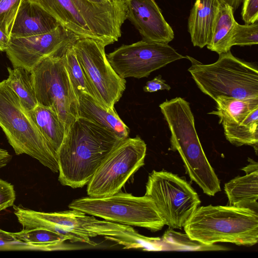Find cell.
<instances>
[{
    "mask_svg": "<svg viewBox=\"0 0 258 258\" xmlns=\"http://www.w3.org/2000/svg\"><path fill=\"white\" fill-rule=\"evenodd\" d=\"M163 250L203 251L225 250L227 248L217 245H207L191 239L188 235L168 229L161 238Z\"/></svg>",
    "mask_w": 258,
    "mask_h": 258,
    "instance_id": "cell-26",
    "label": "cell"
},
{
    "mask_svg": "<svg viewBox=\"0 0 258 258\" xmlns=\"http://www.w3.org/2000/svg\"><path fill=\"white\" fill-rule=\"evenodd\" d=\"M60 24L48 12L30 0H22L10 37H21L51 32Z\"/></svg>",
    "mask_w": 258,
    "mask_h": 258,
    "instance_id": "cell-16",
    "label": "cell"
},
{
    "mask_svg": "<svg viewBox=\"0 0 258 258\" xmlns=\"http://www.w3.org/2000/svg\"><path fill=\"white\" fill-rule=\"evenodd\" d=\"M15 200L14 186L0 178V211L13 206Z\"/></svg>",
    "mask_w": 258,
    "mask_h": 258,
    "instance_id": "cell-31",
    "label": "cell"
},
{
    "mask_svg": "<svg viewBox=\"0 0 258 258\" xmlns=\"http://www.w3.org/2000/svg\"><path fill=\"white\" fill-rule=\"evenodd\" d=\"M215 101L216 110L208 114L217 116L219 124L240 123L258 108V97L240 99L219 96Z\"/></svg>",
    "mask_w": 258,
    "mask_h": 258,
    "instance_id": "cell-21",
    "label": "cell"
},
{
    "mask_svg": "<svg viewBox=\"0 0 258 258\" xmlns=\"http://www.w3.org/2000/svg\"><path fill=\"white\" fill-rule=\"evenodd\" d=\"M29 113L47 145L57 157L66 133L64 124L50 109L38 103Z\"/></svg>",
    "mask_w": 258,
    "mask_h": 258,
    "instance_id": "cell-20",
    "label": "cell"
},
{
    "mask_svg": "<svg viewBox=\"0 0 258 258\" xmlns=\"http://www.w3.org/2000/svg\"><path fill=\"white\" fill-rule=\"evenodd\" d=\"M38 103L50 109L64 124L66 132L79 117V98L62 56H50L31 72Z\"/></svg>",
    "mask_w": 258,
    "mask_h": 258,
    "instance_id": "cell-9",
    "label": "cell"
},
{
    "mask_svg": "<svg viewBox=\"0 0 258 258\" xmlns=\"http://www.w3.org/2000/svg\"><path fill=\"white\" fill-rule=\"evenodd\" d=\"M10 36L0 29V51H6L9 46Z\"/></svg>",
    "mask_w": 258,
    "mask_h": 258,
    "instance_id": "cell-34",
    "label": "cell"
},
{
    "mask_svg": "<svg viewBox=\"0 0 258 258\" xmlns=\"http://www.w3.org/2000/svg\"><path fill=\"white\" fill-rule=\"evenodd\" d=\"M9 76L6 82L28 112L38 104L31 79V72L21 67L7 68Z\"/></svg>",
    "mask_w": 258,
    "mask_h": 258,
    "instance_id": "cell-25",
    "label": "cell"
},
{
    "mask_svg": "<svg viewBox=\"0 0 258 258\" xmlns=\"http://www.w3.org/2000/svg\"><path fill=\"white\" fill-rule=\"evenodd\" d=\"M119 1H125V2H127L128 0H119Z\"/></svg>",
    "mask_w": 258,
    "mask_h": 258,
    "instance_id": "cell-37",
    "label": "cell"
},
{
    "mask_svg": "<svg viewBox=\"0 0 258 258\" xmlns=\"http://www.w3.org/2000/svg\"><path fill=\"white\" fill-rule=\"evenodd\" d=\"M21 1L0 0V29L9 36Z\"/></svg>",
    "mask_w": 258,
    "mask_h": 258,
    "instance_id": "cell-29",
    "label": "cell"
},
{
    "mask_svg": "<svg viewBox=\"0 0 258 258\" xmlns=\"http://www.w3.org/2000/svg\"><path fill=\"white\" fill-rule=\"evenodd\" d=\"M89 1H90L94 3L102 4V3H106L110 0H89Z\"/></svg>",
    "mask_w": 258,
    "mask_h": 258,
    "instance_id": "cell-36",
    "label": "cell"
},
{
    "mask_svg": "<svg viewBox=\"0 0 258 258\" xmlns=\"http://www.w3.org/2000/svg\"><path fill=\"white\" fill-rule=\"evenodd\" d=\"M241 17L245 24L258 22V0H243Z\"/></svg>",
    "mask_w": 258,
    "mask_h": 258,
    "instance_id": "cell-32",
    "label": "cell"
},
{
    "mask_svg": "<svg viewBox=\"0 0 258 258\" xmlns=\"http://www.w3.org/2000/svg\"><path fill=\"white\" fill-rule=\"evenodd\" d=\"M147 145L138 136L122 140L105 158L87 184L88 196L102 197L121 190L144 165Z\"/></svg>",
    "mask_w": 258,
    "mask_h": 258,
    "instance_id": "cell-11",
    "label": "cell"
},
{
    "mask_svg": "<svg viewBox=\"0 0 258 258\" xmlns=\"http://www.w3.org/2000/svg\"><path fill=\"white\" fill-rule=\"evenodd\" d=\"M225 137L237 147L248 145L253 147L257 155L258 147V108L252 111L239 123L222 124Z\"/></svg>",
    "mask_w": 258,
    "mask_h": 258,
    "instance_id": "cell-23",
    "label": "cell"
},
{
    "mask_svg": "<svg viewBox=\"0 0 258 258\" xmlns=\"http://www.w3.org/2000/svg\"><path fill=\"white\" fill-rule=\"evenodd\" d=\"M79 117L90 120L113 133L121 139L128 137L130 129L120 119L115 110H109L102 107L90 95H79Z\"/></svg>",
    "mask_w": 258,
    "mask_h": 258,
    "instance_id": "cell-18",
    "label": "cell"
},
{
    "mask_svg": "<svg viewBox=\"0 0 258 258\" xmlns=\"http://www.w3.org/2000/svg\"><path fill=\"white\" fill-rule=\"evenodd\" d=\"M78 38L75 34L59 25L54 30L44 34L11 37L6 52L13 68L21 67L31 72L47 57L62 56Z\"/></svg>",
    "mask_w": 258,
    "mask_h": 258,
    "instance_id": "cell-14",
    "label": "cell"
},
{
    "mask_svg": "<svg viewBox=\"0 0 258 258\" xmlns=\"http://www.w3.org/2000/svg\"><path fill=\"white\" fill-rule=\"evenodd\" d=\"M146 196L154 201L165 225L181 229L201 204L196 191L177 175L153 170L146 185Z\"/></svg>",
    "mask_w": 258,
    "mask_h": 258,
    "instance_id": "cell-10",
    "label": "cell"
},
{
    "mask_svg": "<svg viewBox=\"0 0 258 258\" xmlns=\"http://www.w3.org/2000/svg\"><path fill=\"white\" fill-rule=\"evenodd\" d=\"M68 207L105 220L152 232L161 230L165 225L154 201L146 195L136 197L119 191L108 196L78 198Z\"/></svg>",
    "mask_w": 258,
    "mask_h": 258,
    "instance_id": "cell-8",
    "label": "cell"
},
{
    "mask_svg": "<svg viewBox=\"0 0 258 258\" xmlns=\"http://www.w3.org/2000/svg\"><path fill=\"white\" fill-rule=\"evenodd\" d=\"M220 0H196L188 20V31L194 46L203 48L210 42Z\"/></svg>",
    "mask_w": 258,
    "mask_h": 258,
    "instance_id": "cell-17",
    "label": "cell"
},
{
    "mask_svg": "<svg viewBox=\"0 0 258 258\" xmlns=\"http://www.w3.org/2000/svg\"><path fill=\"white\" fill-rule=\"evenodd\" d=\"M73 45L68 48L62 58L75 91L78 97L80 94L84 93L90 95L95 99L90 84L77 59Z\"/></svg>",
    "mask_w": 258,
    "mask_h": 258,
    "instance_id": "cell-27",
    "label": "cell"
},
{
    "mask_svg": "<svg viewBox=\"0 0 258 258\" xmlns=\"http://www.w3.org/2000/svg\"><path fill=\"white\" fill-rule=\"evenodd\" d=\"M0 127L17 155L27 154L58 172L57 157L6 80L0 82Z\"/></svg>",
    "mask_w": 258,
    "mask_h": 258,
    "instance_id": "cell-7",
    "label": "cell"
},
{
    "mask_svg": "<svg viewBox=\"0 0 258 258\" xmlns=\"http://www.w3.org/2000/svg\"><path fill=\"white\" fill-rule=\"evenodd\" d=\"M222 2L230 6L233 12L235 11L242 4L243 0H220Z\"/></svg>",
    "mask_w": 258,
    "mask_h": 258,
    "instance_id": "cell-35",
    "label": "cell"
},
{
    "mask_svg": "<svg viewBox=\"0 0 258 258\" xmlns=\"http://www.w3.org/2000/svg\"><path fill=\"white\" fill-rule=\"evenodd\" d=\"M122 140L113 132L79 117L68 128L57 153L59 182L73 188L87 184Z\"/></svg>",
    "mask_w": 258,
    "mask_h": 258,
    "instance_id": "cell-1",
    "label": "cell"
},
{
    "mask_svg": "<svg viewBox=\"0 0 258 258\" xmlns=\"http://www.w3.org/2000/svg\"><path fill=\"white\" fill-rule=\"evenodd\" d=\"M13 209L23 229L47 228L65 236L72 242L95 246L96 243L90 237L103 236L126 246L144 247L147 239L132 226L100 220L77 210L48 213L14 205Z\"/></svg>",
    "mask_w": 258,
    "mask_h": 258,
    "instance_id": "cell-2",
    "label": "cell"
},
{
    "mask_svg": "<svg viewBox=\"0 0 258 258\" xmlns=\"http://www.w3.org/2000/svg\"><path fill=\"white\" fill-rule=\"evenodd\" d=\"M236 23L232 9L220 1L211 38L207 45V48L218 54L230 51L231 39Z\"/></svg>",
    "mask_w": 258,
    "mask_h": 258,
    "instance_id": "cell-22",
    "label": "cell"
},
{
    "mask_svg": "<svg viewBox=\"0 0 258 258\" xmlns=\"http://www.w3.org/2000/svg\"><path fill=\"white\" fill-rule=\"evenodd\" d=\"M96 101L103 108L114 110L125 89L126 81L120 78L109 63L105 46L88 38H78L73 45Z\"/></svg>",
    "mask_w": 258,
    "mask_h": 258,
    "instance_id": "cell-12",
    "label": "cell"
},
{
    "mask_svg": "<svg viewBox=\"0 0 258 258\" xmlns=\"http://www.w3.org/2000/svg\"><path fill=\"white\" fill-rule=\"evenodd\" d=\"M0 249L8 250H36L35 248L16 239L12 232L0 229Z\"/></svg>",
    "mask_w": 258,
    "mask_h": 258,
    "instance_id": "cell-30",
    "label": "cell"
},
{
    "mask_svg": "<svg viewBox=\"0 0 258 258\" xmlns=\"http://www.w3.org/2000/svg\"><path fill=\"white\" fill-rule=\"evenodd\" d=\"M258 44V22L241 25L236 23L234 28L230 45L251 46Z\"/></svg>",
    "mask_w": 258,
    "mask_h": 258,
    "instance_id": "cell-28",
    "label": "cell"
},
{
    "mask_svg": "<svg viewBox=\"0 0 258 258\" xmlns=\"http://www.w3.org/2000/svg\"><path fill=\"white\" fill-rule=\"evenodd\" d=\"M183 228L191 239L207 245L229 242L252 246L258 241L257 212L248 208L198 207Z\"/></svg>",
    "mask_w": 258,
    "mask_h": 258,
    "instance_id": "cell-5",
    "label": "cell"
},
{
    "mask_svg": "<svg viewBox=\"0 0 258 258\" xmlns=\"http://www.w3.org/2000/svg\"><path fill=\"white\" fill-rule=\"evenodd\" d=\"M54 17L79 38L100 41L106 46L117 41L126 20L127 2L110 0H30Z\"/></svg>",
    "mask_w": 258,
    "mask_h": 258,
    "instance_id": "cell-3",
    "label": "cell"
},
{
    "mask_svg": "<svg viewBox=\"0 0 258 258\" xmlns=\"http://www.w3.org/2000/svg\"><path fill=\"white\" fill-rule=\"evenodd\" d=\"M191 62L188 71L198 87L215 100L219 96L258 97V69L254 63L234 56L229 51L219 54L215 62L205 64L186 55Z\"/></svg>",
    "mask_w": 258,
    "mask_h": 258,
    "instance_id": "cell-6",
    "label": "cell"
},
{
    "mask_svg": "<svg viewBox=\"0 0 258 258\" xmlns=\"http://www.w3.org/2000/svg\"><path fill=\"white\" fill-rule=\"evenodd\" d=\"M12 234L19 241L40 250L65 249L63 244L68 240L65 236L45 228L23 229Z\"/></svg>",
    "mask_w": 258,
    "mask_h": 258,
    "instance_id": "cell-24",
    "label": "cell"
},
{
    "mask_svg": "<svg viewBox=\"0 0 258 258\" xmlns=\"http://www.w3.org/2000/svg\"><path fill=\"white\" fill-rule=\"evenodd\" d=\"M126 19L146 41L168 44L174 37L173 30L164 19L155 0H128Z\"/></svg>",
    "mask_w": 258,
    "mask_h": 258,
    "instance_id": "cell-15",
    "label": "cell"
},
{
    "mask_svg": "<svg viewBox=\"0 0 258 258\" xmlns=\"http://www.w3.org/2000/svg\"><path fill=\"white\" fill-rule=\"evenodd\" d=\"M106 57L113 69L122 79L147 77L153 71L185 58L168 44L144 40L122 45Z\"/></svg>",
    "mask_w": 258,
    "mask_h": 258,
    "instance_id": "cell-13",
    "label": "cell"
},
{
    "mask_svg": "<svg viewBox=\"0 0 258 258\" xmlns=\"http://www.w3.org/2000/svg\"><path fill=\"white\" fill-rule=\"evenodd\" d=\"M225 184L229 206L248 208L257 212L258 170L245 172Z\"/></svg>",
    "mask_w": 258,
    "mask_h": 258,
    "instance_id": "cell-19",
    "label": "cell"
},
{
    "mask_svg": "<svg viewBox=\"0 0 258 258\" xmlns=\"http://www.w3.org/2000/svg\"><path fill=\"white\" fill-rule=\"evenodd\" d=\"M171 87L166 83L162 76L159 75L155 77L153 80L147 82L143 90L146 92H154L159 90H170Z\"/></svg>",
    "mask_w": 258,
    "mask_h": 258,
    "instance_id": "cell-33",
    "label": "cell"
},
{
    "mask_svg": "<svg viewBox=\"0 0 258 258\" xmlns=\"http://www.w3.org/2000/svg\"><path fill=\"white\" fill-rule=\"evenodd\" d=\"M159 107L171 133L170 150L178 152L191 180L204 194L215 196L221 190L220 180L202 148L189 103L177 97L166 100Z\"/></svg>",
    "mask_w": 258,
    "mask_h": 258,
    "instance_id": "cell-4",
    "label": "cell"
}]
</instances>
